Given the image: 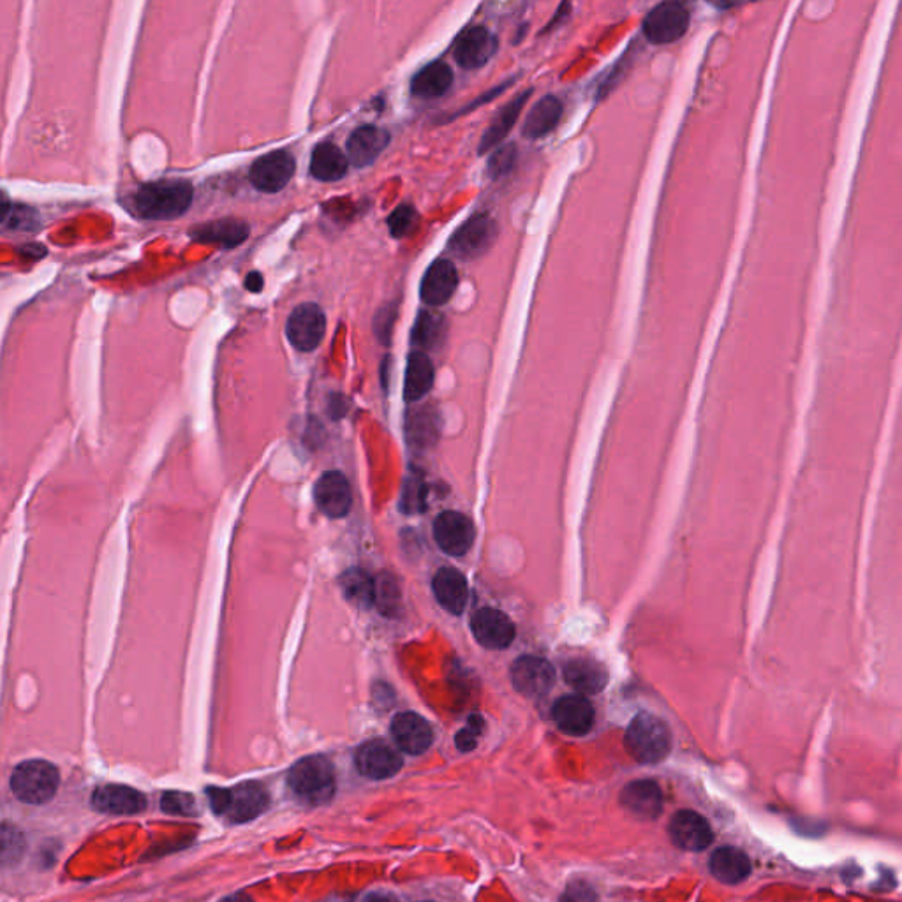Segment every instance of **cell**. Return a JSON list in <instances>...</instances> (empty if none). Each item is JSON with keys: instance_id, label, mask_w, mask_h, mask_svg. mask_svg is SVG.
Listing matches in <instances>:
<instances>
[{"instance_id": "cell-1", "label": "cell", "mask_w": 902, "mask_h": 902, "mask_svg": "<svg viewBox=\"0 0 902 902\" xmlns=\"http://www.w3.org/2000/svg\"><path fill=\"white\" fill-rule=\"evenodd\" d=\"M193 196V185L187 180L148 182L134 196V207L148 221H170L187 212Z\"/></svg>"}, {"instance_id": "cell-2", "label": "cell", "mask_w": 902, "mask_h": 902, "mask_svg": "<svg viewBox=\"0 0 902 902\" xmlns=\"http://www.w3.org/2000/svg\"><path fill=\"white\" fill-rule=\"evenodd\" d=\"M289 790L307 806H323L335 795V770L325 756H307L296 762L288 774Z\"/></svg>"}, {"instance_id": "cell-3", "label": "cell", "mask_w": 902, "mask_h": 902, "mask_svg": "<svg viewBox=\"0 0 902 902\" xmlns=\"http://www.w3.org/2000/svg\"><path fill=\"white\" fill-rule=\"evenodd\" d=\"M207 793L215 813L226 816L233 823H245L258 818L259 814L267 811L270 802L265 786L256 781L237 784L228 790L208 788Z\"/></svg>"}, {"instance_id": "cell-4", "label": "cell", "mask_w": 902, "mask_h": 902, "mask_svg": "<svg viewBox=\"0 0 902 902\" xmlns=\"http://www.w3.org/2000/svg\"><path fill=\"white\" fill-rule=\"evenodd\" d=\"M626 747L636 762L658 763L670 753L672 735L663 719L642 712L628 726Z\"/></svg>"}, {"instance_id": "cell-5", "label": "cell", "mask_w": 902, "mask_h": 902, "mask_svg": "<svg viewBox=\"0 0 902 902\" xmlns=\"http://www.w3.org/2000/svg\"><path fill=\"white\" fill-rule=\"evenodd\" d=\"M59 783V770L45 760L20 763L11 776V790L16 799L30 806H41L52 800Z\"/></svg>"}, {"instance_id": "cell-6", "label": "cell", "mask_w": 902, "mask_h": 902, "mask_svg": "<svg viewBox=\"0 0 902 902\" xmlns=\"http://www.w3.org/2000/svg\"><path fill=\"white\" fill-rule=\"evenodd\" d=\"M499 237V226L488 214L469 217L450 238V249L457 258L476 259L487 254Z\"/></svg>"}, {"instance_id": "cell-7", "label": "cell", "mask_w": 902, "mask_h": 902, "mask_svg": "<svg viewBox=\"0 0 902 902\" xmlns=\"http://www.w3.org/2000/svg\"><path fill=\"white\" fill-rule=\"evenodd\" d=\"M691 15L681 2H663L645 16L644 36L652 45H672L688 32Z\"/></svg>"}, {"instance_id": "cell-8", "label": "cell", "mask_w": 902, "mask_h": 902, "mask_svg": "<svg viewBox=\"0 0 902 902\" xmlns=\"http://www.w3.org/2000/svg\"><path fill=\"white\" fill-rule=\"evenodd\" d=\"M326 332V316L318 304H302L291 312L286 323V337L293 348L311 353L318 348Z\"/></svg>"}, {"instance_id": "cell-9", "label": "cell", "mask_w": 902, "mask_h": 902, "mask_svg": "<svg viewBox=\"0 0 902 902\" xmlns=\"http://www.w3.org/2000/svg\"><path fill=\"white\" fill-rule=\"evenodd\" d=\"M295 168V157L288 150H275L254 161L249 180L261 193H279L295 175Z\"/></svg>"}, {"instance_id": "cell-10", "label": "cell", "mask_w": 902, "mask_h": 902, "mask_svg": "<svg viewBox=\"0 0 902 902\" xmlns=\"http://www.w3.org/2000/svg\"><path fill=\"white\" fill-rule=\"evenodd\" d=\"M434 538L443 552L460 557L473 547L476 531L473 522L466 515L457 511H444L434 522Z\"/></svg>"}, {"instance_id": "cell-11", "label": "cell", "mask_w": 902, "mask_h": 902, "mask_svg": "<svg viewBox=\"0 0 902 902\" xmlns=\"http://www.w3.org/2000/svg\"><path fill=\"white\" fill-rule=\"evenodd\" d=\"M511 682L527 698H540L554 686V666L545 659L522 656L511 666Z\"/></svg>"}, {"instance_id": "cell-12", "label": "cell", "mask_w": 902, "mask_h": 902, "mask_svg": "<svg viewBox=\"0 0 902 902\" xmlns=\"http://www.w3.org/2000/svg\"><path fill=\"white\" fill-rule=\"evenodd\" d=\"M499 50L497 37L485 27H469L460 34L455 45V60L460 67L474 71L487 66Z\"/></svg>"}, {"instance_id": "cell-13", "label": "cell", "mask_w": 902, "mask_h": 902, "mask_svg": "<svg viewBox=\"0 0 902 902\" xmlns=\"http://www.w3.org/2000/svg\"><path fill=\"white\" fill-rule=\"evenodd\" d=\"M356 769L369 779H388L402 769V758L385 740H369L358 747L355 755Z\"/></svg>"}, {"instance_id": "cell-14", "label": "cell", "mask_w": 902, "mask_h": 902, "mask_svg": "<svg viewBox=\"0 0 902 902\" xmlns=\"http://www.w3.org/2000/svg\"><path fill=\"white\" fill-rule=\"evenodd\" d=\"M668 832L672 837V843L686 851H703L709 848L714 841V834L710 829L709 821L702 814L695 811H679L673 814L672 821L668 825Z\"/></svg>"}, {"instance_id": "cell-15", "label": "cell", "mask_w": 902, "mask_h": 902, "mask_svg": "<svg viewBox=\"0 0 902 902\" xmlns=\"http://www.w3.org/2000/svg\"><path fill=\"white\" fill-rule=\"evenodd\" d=\"M314 501L326 517H346L353 504L348 478L339 471L323 474L314 485Z\"/></svg>"}, {"instance_id": "cell-16", "label": "cell", "mask_w": 902, "mask_h": 902, "mask_svg": "<svg viewBox=\"0 0 902 902\" xmlns=\"http://www.w3.org/2000/svg\"><path fill=\"white\" fill-rule=\"evenodd\" d=\"M395 744L407 755H423L434 742V730L427 719L416 712H402L392 721Z\"/></svg>"}, {"instance_id": "cell-17", "label": "cell", "mask_w": 902, "mask_h": 902, "mask_svg": "<svg viewBox=\"0 0 902 902\" xmlns=\"http://www.w3.org/2000/svg\"><path fill=\"white\" fill-rule=\"evenodd\" d=\"M473 635L487 649H506L515 638V626L508 615L496 608H481L471 619Z\"/></svg>"}, {"instance_id": "cell-18", "label": "cell", "mask_w": 902, "mask_h": 902, "mask_svg": "<svg viewBox=\"0 0 902 902\" xmlns=\"http://www.w3.org/2000/svg\"><path fill=\"white\" fill-rule=\"evenodd\" d=\"M459 288V274L450 259L439 258L427 268L423 275L420 296L430 307L448 304L451 296Z\"/></svg>"}, {"instance_id": "cell-19", "label": "cell", "mask_w": 902, "mask_h": 902, "mask_svg": "<svg viewBox=\"0 0 902 902\" xmlns=\"http://www.w3.org/2000/svg\"><path fill=\"white\" fill-rule=\"evenodd\" d=\"M552 718L561 732L582 737L591 732L594 725V709L591 702L578 695H566L555 702Z\"/></svg>"}, {"instance_id": "cell-20", "label": "cell", "mask_w": 902, "mask_h": 902, "mask_svg": "<svg viewBox=\"0 0 902 902\" xmlns=\"http://www.w3.org/2000/svg\"><path fill=\"white\" fill-rule=\"evenodd\" d=\"M621 806L635 818L656 820L663 813V792L649 779L633 781L622 788Z\"/></svg>"}, {"instance_id": "cell-21", "label": "cell", "mask_w": 902, "mask_h": 902, "mask_svg": "<svg viewBox=\"0 0 902 902\" xmlns=\"http://www.w3.org/2000/svg\"><path fill=\"white\" fill-rule=\"evenodd\" d=\"M92 804L101 813L117 816L138 814L147 809L145 795L124 784H106L97 788Z\"/></svg>"}, {"instance_id": "cell-22", "label": "cell", "mask_w": 902, "mask_h": 902, "mask_svg": "<svg viewBox=\"0 0 902 902\" xmlns=\"http://www.w3.org/2000/svg\"><path fill=\"white\" fill-rule=\"evenodd\" d=\"M390 143V133L378 126H362L353 131L348 140L349 163L365 168L374 163Z\"/></svg>"}, {"instance_id": "cell-23", "label": "cell", "mask_w": 902, "mask_h": 902, "mask_svg": "<svg viewBox=\"0 0 902 902\" xmlns=\"http://www.w3.org/2000/svg\"><path fill=\"white\" fill-rule=\"evenodd\" d=\"M531 96H533V90H525L522 94H518L515 99H511L510 103L504 104L503 108L494 117V120L490 122L485 134L481 136L480 147H478L480 156H485L492 148L499 147L506 140V136L511 133V129L517 124L518 117L524 110L527 99Z\"/></svg>"}, {"instance_id": "cell-24", "label": "cell", "mask_w": 902, "mask_h": 902, "mask_svg": "<svg viewBox=\"0 0 902 902\" xmlns=\"http://www.w3.org/2000/svg\"><path fill=\"white\" fill-rule=\"evenodd\" d=\"M564 681L582 695H596L607 688V668L591 658L571 659L564 665Z\"/></svg>"}, {"instance_id": "cell-25", "label": "cell", "mask_w": 902, "mask_h": 902, "mask_svg": "<svg viewBox=\"0 0 902 902\" xmlns=\"http://www.w3.org/2000/svg\"><path fill=\"white\" fill-rule=\"evenodd\" d=\"M249 226L244 221L237 219H221V221L200 224L191 230V238L201 244H217L226 249H233L237 245L244 244L249 237Z\"/></svg>"}, {"instance_id": "cell-26", "label": "cell", "mask_w": 902, "mask_h": 902, "mask_svg": "<svg viewBox=\"0 0 902 902\" xmlns=\"http://www.w3.org/2000/svg\"><path fill=\"white\" fill-rule=\"evenodd\" d=\"M434 596L441 607L446 608L450 614L460 615L464 612L469 598L466 578L453 568H443L436 573L432 580Z\"/></svg>"}, {"instance_id": "cell-27", "label": "cell", "mask_w": 902, "mask_h": 902, "mask_svg": "<svg viewBox=\"0 0 902 902\" xmlns=\"http://www.w3.org/2000/svg\"><path fill=\"white\" fill-rule=\"evenodd\" d=\"M564 113L561 99L555 96H547L540 99L529 110L522 126V136L529 140H540L554 131L559 126Z\"/></svg>"}, {"instance_id": "cell-28", "label": "cell", "mask_w": 902, "mask_h": 902, "mask_svg": "<svg viewBox=\"0 0 902 902\" xmlns=\"http://www.w3.org/2000/svg\"><path fill=\"white\" fill-rule=\"evenodd\" d=\"M709 869L716 880L725 885H739L751 874V860L744 851L725 846L712 853Z\"/></svg>"}, {"instance_id": "cell-29", "label": "cell", "mask_w": 902, "mask_h": 902, "mask_svg": "<svg viewBox=\"0 0 902 902\" xmlns=\"http://www.w3.org/2000/svg\"><path fill=\"white\" fill-rule=\"evenodd\" d=\"M453 71L441 60L423 67L411 80V94L420 99H436L451 89Z\"/></svg>"}, {"instance_id": "cell-30", "label": "cell", "mask_w": 902, "mask_h": 902, "mask_svg": "<svg viewBox=\"0 0 902 902\" xmlns=\"http://www.w3.org/2000/svg\"><path fill=\"white\" fill-rule=\"evenodd\" d=\"M434 365L423 351H413L407 358L406 381H404V397L407 402H418L423 399L434 386Z\"/></svg>"}, {"instance_id": "cell-31", "label": "cell", "mask_w": 902, "mask_h": 902, "mask_svg": "<svg viewBox=\"0 0 902 902\" xmlns=\"http://www.w3.org/2000/svg\"><path fill=\"white\" fill-rule=\"evenodd\" d=\"M349 159L339 147L323 141L314 148L311 157V175L319 182H337L348 173Z\"/></svg>"}, {"instance_id": "cell-32", "label": "cell", "mask_w": 902, "mask_h": 902, "mask_svg": "<svg viewBox=\"0 0 902 902\" xmlns=\"http://www.w3.org/2000/svg\"><path fill=\"white\" fill-rule=\"evenodd\" d=\"M446 318L439 312L422 311L416 318L413 333H411V341L415 344L418 351H434L443 346L446 341Z\"/></svg>"}, {"instance_id": "cell-33", "label": "cell", "mask_w": 902, "mask_h": 902, "mask_svg": "<svg viewBox=\"0 0 902 902\" xmlns=\"http://www.w3.org/2000/svg\"><path fill=\"white\" fill-rule=\"evenodd\" d=\"M341 587L346 598L358 607H372L376 603V582L365 571H346L341 577Z\"/></svg>"}, {"instance_id": "cell-34", "label": "cell", "mask_w": 902, "mask_h": 902, "mask_svg": "<svg viewBox=\"0 0 902 902\" xmlns=\"http://www.w3.org/2000/svg\"><path fill=\"white\" fill-rule=\"evenodd\" d=\"M37 224H39V217L32 208L9 205L8 198H4V207H2L4 230L34 231L37 230Z\"/></svg>"}, {"instance_id": "cell-35", "label": "cell", "mask_w": 902, "mask_h": 902, "mask_svg": "<svg viewBox=\"0 0 902 902\" xmlns=\"http://www.w3.org/2000/svg\"><path fill=\"white\" fill-rule=\"evenodd\" d=\"M518 159V148L515 143H508V145H501V147L497 148L496 152L490 156L487 164V175L488 178H492V180H497V178H503L511 173V170L515 168V164H517Z\"/></svg>"}, {"instance_id": "cell-36", "label": "cell", "mask_w": 902, "mask_h": 902, "mask_svg": "<svg viewBox=\"0 0 902 902\" xmlns=\"http://www.w3.org/2000/svg\"><path fill=\"white\" fill-rule=\"evenodd\" d=\"M416 222H418V214L413 205H400L393 210L392 215L388 217V228L393 238H404L415 230Z\"/></svg>"}, {"instance_id": "cell-37", "label": "cell", "mask_w": 902, "mask_h": 902, "mask_svg": "<svg viewBox=\"0 0 902 902\" xmlns=\"http://www.w3.org/2000/svg\"><path fill=\"white\" fill-rule=\"evenodd\" d=\"M425 492H427V488L420 476L409 478L404 485L400 508L406 513H420L425 510Z\"/></svg>"}, {"instance_id": "cell-38", "label": "cell", "mask_w": 902, "mask_h": 902, "mask_svg": "<svg viewBox=\"0 0 902 902\" xmlns=\"http://www.w3.org/2000/svg\"><path fill=\"white\" fill-rule=\"evenodd\" d=\"M399 599V587L395 584V580L388 575L379 578V582L376 584V603L379 608L386 615L393 614L395 608L399 607Z\"/></svg>"}, {"instance_id": "cell-39", "label": "cell", "mask_w": 902, "mask_h": 902, "mask_svg": "<svg viewBox=\"0 0 902 902\" xmlns=\"http://www.w3.org/2000/svg\"><path fill=\"white\" fill-rule=\"evenodd\" d=\"M161 807L166 814L173 816H193L196 814V802L191 795L182 792L164 793Z\"/></svg>"}, {"instance_id": "cell-40", "label": "cell", "mask_w": 902, "mask_h": 902, "mask_svg": "<svg viewBox=\"0 0 902 902\" xmlns=\"http://www.w3.org/2000/svg\"><path fill=\"white\" fill-rule=\"evenodd\" d=\"M23 853V837L20 830L4 825L2 829V860L4 864H15Z\"/></svg>"}, {"instance_id": "cell-41", "label": "cell", "mask_w": 902, "mask_h": 902, "mask_svg": "<svg viewBox=\"0 0 902 902\" xmlns=\"http://www.w3.org/2000/svg\"><path fill=\"white\" fill-rule=\"evenodd\" d=\"M395 319H397V304L395 302L385 305L383 309H379L376 318H374V332H376L379 342H383L385 346H388L390 339H392Z\"/></svg>"}, {"instance_id": "cell-42", "label": "cell", "mask_w": 902, "mask_h": 902, "mask_svg": "<svg viewBox=\"0 0 902 902\" xmlns=\"http://www.w3.org/2000/svg\"><path fill=\"white\" fill-rule=\"evenodd\" d=\"M483 719L480 716H471L469 718V723H467L466 728L464 730H460L457 733V737H455V742H457V747H459L460 751H473L476 744H478V737H480L481 732H483Z\"/></svg>"}, {"instance_id": "cell-43", "label": "cell", "mask_w": 902, "mask_h": 902, "mask_svg": "<svg viewBox=\"0 0 902 902\" xmlns=\"http://www.w3.org/2000/svg\"><path fill=\"white\" fill-rule=\"evenodd\" d=\"M561 902H598V895L589 883L573 881L564 890Z\"/></svg>"}, {"instance_id": "cell-44", "label": "cell", "mask_w": 902, "mask_h": 902, "mask_svg": "<svg viewBox=\"0 0 902 902\" xmlns=\"http://www.w3.org/2000/svg\"><path fill=\"white\" fill-rule=\"evenodd\" d=\"M409 432L415 434L416 439L425 437V441L429 443L430 437L436 434V425H434V416L429 411H420L413 416V423L409 425Z\"/></svg>"}, {"instance_id": "cell-45", "label": "cell", "mask_w": 902, "mask_h": 902, "mask_svg": "<svg viewBox=\"0 0 902 902\" xmlns=\"http://www.w3.org/2000/svg\"><path fill=\"white\" fill-rule=\"evenodd\" d=\"M263 275L259 274V272H251V274L245 277V288L249 289L251 293H259L261 289H263Z\"/></svg>"}, {"instance_id": "cell-46", "label": "cell", "mask_w": 902, "mask_h": 902, "mask_svg": "<svg viewBox=\"0 0 902 902\" xmlns=\"http://www.w3.org/2000/svg\"><path fill=\"white\" fill-rule=\"evenodd\" d=\"M221 902H252V899L245 894H235L226 897V899H222Z\"/></svg>"}, {"instance_id": "cell-47", "label": "cell", "mask_w": 902, "mask_h": 902, "mask_svg": "<svg viewBox=\"0 0 902 902\" xmlns=\"http://www.w3.org/2000/svg\"><path fill=\"white\" fill-rule=\"evenodd\" d=\"M365 902H397V901H393L392 897H386V895H370L369 899H365Z\"/></svg>"}]
</instances>
